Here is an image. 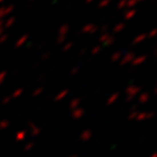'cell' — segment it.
<instances>
[{"mask_svg":"<svg viewBox=\"0 0 157 157\" xmlns=\"http://www.w3.org/2000/svg\"><path fill=\"white\" fill-rule=\"evenodd\" d=\"M68 93H69V91H68V90H63V91L60 92V93H59V94L56 96L55 100H56V102H59V100H61V99H63V98H65V97L68 95Z\"/></svg>","mask_w":157,"mask_h":157,"instance_id":"10","label":"cell"},{"mask_svg":"<svg viewBox=\"0 0 157 157\" xmlns=\"http://www.w3.org/2000/svg\"><path fill=\"white\" fill-rule=\"evenodd\" d=\"M99 51H100V46H96V47H94V48L92 49V54L93 55L98 54Z\"/></svg>","mask_w":157,"mask_h":157,"instance_id":"29","label":"cell"},{"mask_svg":"<svg viewBox=\"0 0 157 157\" xmlns=\"http://www.w3.org/2000/svg\"><path fill=\"white\" fill-rule=\"evenodd\" d=\"M146 36H147L146 34H141L139 36H136L134 39H133V44H140V43H142L145 38H146Z\"/></svg>","mask_w":157,"mask_h":157,"instance_id":"12","label":"cell"},{"mask_svg":"<svg viewBox=\"0 0 157 157\" xmlns=\"http://www.w3.org/2000/svg\"><path fill=\"white\" fill-rule=\"evenodd\" d=\"M148 99H150V95L146 94V93H145V94H142L139 98V100L141 104H145L146 102H148Z\"/></svg>","mask_w":157,"mask_h":157,"instance_id":"16","label":"cell"},{"mask_svg":"<svg viewBox=\"0 0 157 157\" xmlns=\"http://www.w3.org/2000/svg\"><path fill=\"white\" fill-rule=\"evenodd\" d=\"M135 13H136V10L135 9H130L127 13H126V15H124V19H127V20H130V19H132L134 15H135Z\"/></svg>","mask_w":157,"mask_h":157,"instance_id":"13","label":"cell"},{"mask_svg":"<svg viewBox=\"0 0 157 157\" xmlns=\"http://www.w3.org/2000/svg\"><path fill=\"white\" fill-rule=\"evenodd\" d=\"M154 116V114L153 112H141L140 114L139 112V115H138V117L135 118L136 120H145V119H148V118H152Z\"/></svg>","mask_w":157,"mask_h":157,"instance_id":"5","label":"cell"},{"mask_svg":"<svg viewBox=\"0 0 157 157\" xmlns=\"http://www.w3.org/2000/svg\"><path fill=\"white\" fill-rule=\"evenodd\" d=\"M92 138V132L90 130H85L84 132L81 134V140L82 141H88Z\"/></svg>","mask_w":157,"mask_h":157,"instance_id":"9","label":"cell"},{"mask_svg":"<svg viewBox=\"0 0 157 157\" xmlns=\"http://www.w3.org/2000/svg\"><path fill=\"white\" fill-rule=\"evenodd\" d=\"M27 38H29V35L27 34H25V35H23V36L21 37L20 39H19L18 42H17V44H15V46L17 47H21L23 44H25V42L27 41Z\"/></svg>","mask_w":157,"mask_h":157,"instance_id":"11","label":"cell"},{"mask_svg":"<svg viewBox=\"0 0 157 157\" xmlns=\"http://www.w3.org/2000/svg\"><path fill=\"white\" fill-rule=\"evenodd\" d=\"M114 42H115V38H114L112 36H109L108 38L103 43V45L104 46H110L111 44H114Z\"/></svg>","mask_w":157,"mask_h":157,"instance_id":"18","label":"cell"},{"mask_svg":"<svg viewBox=\"0 0 157 157\" xmlns=\"http://www.w3.org/2000/svg\"><path fill=\"white\" fill-rule=\"evenodd\" d=\"M22 93H23V88H18V90H17V91H14V93L12 94V97L17 98V97L21 96V95H22Z\"/></svg>","mask_w":157,"mask_h":157,"instance_id":"24","label":"cell"},{"mask_svg":"<svg viewBox=\"0 0 157 157\" xmlns=\"http://www.w3.org/2000/svg\"><path fill=\"white\" fill-rule=\"evenodd\" d=\"M87 1H88V2H91V1H92V0H87Z\"/></svg>","mask_w":157,"mask_h":157,"instance_id":"46","label":"cell"},{"mask_svg":"<svg viewBox=\"0 0 157 157\" xmlns=\"http://www.w3.org/2000/svg\"><path fill=\"white\" fill-rule=\"evenodd\" d=\"M25 135H26V132L23 130V131H21V132H19L18 134H17V140H18V141H22V140H24Z\"/></svg>","mask_w":157,"mask_h":157,"instance_id":"20","label":"cell"},{"mask_svg":"<svg viewBox=\"0 0 157 157\" xmlns=\"http://www.w3.org/2000/svg\"><path fill=\"white\" fill-rule=\"evenodd\" d=\"M85 54V49H82L81 50V55H84Z\"/></svg>","mask_w":157,"mask_h":157,"instance_id":"41","label":"cell"},{"mask_svg":"<svg viewBox=\"0 0 157 157\" xmlns=\"http://www.w3.org/2000/svg\"><path fill=\"white\" fill-rule=\"evenodd\" d=\"M156 156H157V155H156V154H155V153H154V154H153V155H152L151 157H156Z\"/></svg>","mask_w":157,"mask_h":157,"instance_id":"44","label":"cell"},{"mask_svg":"<svg viewBox=\"0 0 157 157\" xmlns=\"http://www.w3.org/2000/svg\"><path fill=\"white\" fill-rule=\"evenodd\" d=\"M12 10H13V6H10V7H7V8H2V9H0V19L7 17L9 13L12 12Z\"/></svg>","mask_w":157,"mask_h":157,"instance_id":"4","label":"cell"},{"mask_svg":"<svg viewBox=\"0 0 157 157\" xmlns=\"http://www.w3.org/2000/svg\"><path fill=\"white\" fill-rule=\"evenodd\" d=\"M78 104H80V99L78 98H74L72 102L70 103V108L73 109V110L78 108Z\"/></svg>","mask_w":157,"mask_h":157,"instance_id":"15","label":"cell"},{"mask_svg":"<svg viewBox=\"0 0 157 157\" xmlns=\"http://www.w3.org/2000/svg\"><path fill=\"white\" fill-rule=\"evenodd\" d=\"M2 34H3V29L0 27V35H2Z\"/></svg>","mask_w":157,"mask_h":157,"instance_id":"40","label":"cell"},{"mask_svg":"<svg viewBox=\"0 0 157 157\" xmlns=\"http://www.w3.org/2000/svg\"><path fill=\"white\" fill-rule=\"evenodd\" d=\"M6 77H7V72H6V71H2V72H0V84H2V82L5 81Z\"/></svg>","mask_w":157,"mask_h":157,"instance_id":"26","label":"cell"},{"mask_svg":"<svg viewBox=\"0 0 157 157\" xmlns=\"http://www.w3.org/2000/svg\"><path fill=\"white\" fill-rule=\"evenodd\" d=\"M133 59H134V54H133V53H129V54H127L123 58H122L121 65H126L128 62H131Z\"/></svg>","mask_w":157,"mask_h":157,"instance_id":"7","label":"cell"},{"mask_svg":"<svg viewBox=\"0 0 157 157\" xmlns=\"http://www.w3.org/2000/svg\"><path fill=\"white\" fill-rule=\"evenodd\" d=\"M78 72V67H75V68L72 69V71L70 72V74H71V75H74V74H77Z\"/></svg>","mask_w":157,"mask_h":157,"instance_id":"35","label":"cell"},{"mask_svg":"<svg viewBox=\"0 0 157 157\" xmlns=\"http://www.w3.org/2000/svg\"><path fill=\"white\" fill-rule=\"evenodd\" d=\"M120 58H121V53L120 51H117V53L114 54V56L111 57V60L112 61H119Z\"/></svg>","mask_w":157,"mask_h":157,"instance_id":"23","label":"cell"},{"mask_svg":"<svg viewBox=\"0 0 157 157\" xmlns=\"http://www.w3.org/2000/svg\"><path fill=\"white\" fill-rule=\"evenodd\" d=\"M9 124H10V122L8 120H3L0 122V129L1 130H5V129H7V128L9 127Z\"/></svg>","mask_w":157,"mask_h":157,"instance_id":"21","label":"cell"},{"mask_svg":"<svg viewBox=\"0 0 157 157\" xmlns=\"http://www.w3.org/2000/svg\"><path fill=\"white\" fill-rule=\"evenodd\" d=\"M72 46H73V43L72 42L68 43L66 46L63 47V51H65V53H66V51H68V50H69L70 48H72Z\"/></svg>","mask_w":157,"mask_h":157,"instance_id":"27","label":"cell"},{"mask_svg":"<svg viewBox=\"0 0 157 157\" xmlns=\"http://www.w3.org/2000/svg\"><path fill=\"white\" fill-rule=\"evenodd\" d=\"M30 127L31 129H32V134H33V135H38V134H39V129H38L36 126H34V123L31 122Z\"/></svg>","mask_w":157,"mask_h":157,"instance_id":"17","label":"cell"},{"mask_svg":"<svg viewBox=\"0 0 157 157\" xmlns=\"http://www.w3.org/2000/svg\"><path fill=\"white\" fill-rule=\"evenodd\" d=\"M48 57H49V53H47V54H45L43 56V59H47Z\"/></svg>","mask_w":157,"mask_h":157,"instance_id":"39","label":"cell"},{"mask_svg":"<svg viewBox=\"0 0 157 157\" xmlns=\"http://www.w3.org/2000/svg\"><path fill=\"white\" fill-rule=\"evenodd\" d=\"M107 29H108V26H107V25H105V26H103V30H104V31L107 30Z\"/></svg>","mask_w":157,"mask_h":157,"instance_id":"42","label":"cell"},{"mask_svg":"<svg viewBox=\"0 0 157 157\" xmlns=\"http://www.w3.org/2000/svg\"><path fill=\"white\" fill-rule=\"evenodd\" d=\"M109 36H110L109 34H107V33H104L103 35L99 37V42H100V43H104L105 41H106V39H107V38H108Z\"/></svg>","mask_w":157,"mask_h":157,"instance_id":"25","label":"cell"},{"mask_svg":"<svg viewBox=\"0 0 157 157\" xmlns=\"http://www.w3.org/2000/svg\"><path fill=\"white\" fill-rule=\"evenodd\" d=\"M2 24H3V22H2V21H0V27H2Z\"/></svg>","mask_w":157,"mask_h":157,"instance_id":"43","label":"cell"},{"mask_svg":"<svg viewBox=\"0 0 157 157\" xmlns=\"http://www.w3.org/2000/svg\"><path fill=\"white\" fill-rule=\"evenodd\" d=\"M10 100H11V97L8 96V97H6L3 100H2V104H3V105H7L8 103H10Z\"/></svg>","mask_w":157,"mask_h":157,"instance_id":"34","label":"cell"},{"mask_svg":"<svg viewBox=\"0 0 157 157\" xmlns=\"http://www.w3.org/2000/svg\"><path fill=\"white\" fill-rule=\"evenodd\" d=\"M68 32H69V26H68V25H62L60 27V31H59V38H58V43H59V44H61V43L65 41Z\"/></svg>","mask_w":157,"mask_h":157,"instance_id":"2","label":"cell"},{"mask_svg":"<svg viewBox=\"0 0 157 157\" xmlns=\"http://www.w3.org/2000/svg\"><path fill=\"white\" fill-rule=\"evenodd\" d=\"M43 90H44L43 87H39V88L35 90V91L33 92V96H38V95H39V94H41V93L43 92Z\"/></svg>","mask_w":157,"mask_h":157,"instance_id":"28","label":"cell"},{"mask_svg":"<svg viewBox=\"0 0 157 157\" xmlns=\"http://www.w3.org/2000/svg\"><path fill=\"white\" fill-rule=\"evenodd\" d=\"M118 97H119V93H115V94H112V95H111V96L108 98L107 104H108V105H111L112 103H115L116 100L118 99Z\"/></svg>","mask_w":157,"mask_h":157,"instance_id":"14","label":"cell"},{"mask_svg":"<svg viewBox=\"0 0 157 157\" xmlns=\"http://www.w3.org/2000/svg\"><path fill=\"white\" fill-rule=\"evenodd\" d=\"M126 3H127V0H122V1H120V2H119V5H118V8H119V9H121V8L124 6Z\"/></svg>","mask_w":157,"mask_h":157,"instance_id":"37","label":"cell"},{"mask_svg":"<svg viewBox=\"0 0 157 157\" xmlns=\"http://www.w3.org/2000/svg\"><path fill=\"white\" fill-rule=\"evenodd\" d=\"M96 31H97V27L93 24L85 25L84 27L82 29V32H83V33H90V34H94Z\"/></svg>","mask_w":157,"mask_h":157,"instance_id":"3","label":"cell"},{"mask_svg":"<svg viewBox=\"0 0 157 157\" xmlns=\"http://www.w3.org/2000/svg\"><path fill=\"white\" fill-rule=\"evenodd\" d=\"M14 21H15V19H14V17H11V18H9V20L6 22V27H11L12 26V24L14 23Z\"/></svg>","mask_w":157,"mask_h":157,"instance_id":"22","label":"cell"},{"mask_svg":"<svg viewBox=\"0 0 157 157\" xmlns=\"http://www.w3.org/2000/svg\"><path fill=\"white\" fill-rule=\"evenodd\" d=\"M141 91V87L139 86H129L127 88V94H128V100L132 99L134 96H136Z\"/></svg>","mask_w":157,"mask_h":157,"instance_id":"1","label":"cell"},{"mask_svg":"<svg viewBox=\"0 0 157 157\" xmlns=\"http://www.w3.org/2000/svg\"><path fill=\"white\" fill-rule=\"evenodd\" d=\"M109 1H110V0H103V1L99 3V8H104V7H106L109 3Z\"/></svg>","mask_w":157,"mask_h":157,"instance_id":"30","label":"cell"},{"mask_svg":"<svg viewBox=\"0 0 157 157\" xmlns=\"http://www.w3.org/2000/svg\"><path fill=\"white\" fill-rule=\"evenodd\" d=\"M70 157H78L77 155H72V156H70Z\"/></svg>","mask_w":157,"mask_h":157,"instance_id":"45","label":"cell"},{"mask_svg":"<svg viewBox=\"0 0 157 157\" xmlns=\"http://www.w3.org/2000/svg\"><path fill=\"white\" fill-rule=\"evenodd\" d=\"M83 115H84V109H82V108L74 109L72 112V117L74 119H80L81 117H83Z\"/></svg>","mask_w":157,"mask_h":157,"instance_id":"6","label":"cell"},{"mask_svg":"<svg viewBox=\"0 0 157 157\" xmlns=\"http://www.w3.org/2000/svg\"><path fill=\"white\" fill-rule=\"evenodd\" d=\"M145 60H146V56H140L138 58H134L131 61V63H132V66H139L141 63H143Z\"/></svg>","mask_w":157,"mask_h":157,"instance_id":"8","label":"cell"},{"mask_svg":"<svg viewBox=\"0 0 157 157\" xmlns=\"http://www.w3.org/2000/svg\"><path fill=\"white\" fill-rule=\"evenodd\" d=\"M1 1H2V0H0V2H1Z\"/></svg>","mask_w":157,"mask_h":157,"instance_id":"47","label":"cell"},{"mask_svg":"<svg viewBox=\"0 0 157 157\" xmlns=\"http://www.w3.org/2000/svg\"><path fill=\"white\" fill-rule=\"evenodd\" d=\"M7 38H8V35H6V34H2V35H0V44H2V43L6 42Z\"/></svg>","mask_w":157,"mask_h":157,"instance_id":"31","label":"cell"},{"mask_svg":"<svg viewBox=\"0 0 157 157\" xmlns=\"http://www.w3.org/2000/svg\"><path fill=\"white\" fill-rule=\"evenodd\" d=\"M136 2H138V0H130V1H129V3H128V7H130V8H131V7L134 6Z\"/></svg>","mask_w":157,"mask_h":157,"instance_id":"36","label":"cell"},{"mask_svg":"<svg viewBox=\"0 0 157 157\" xmlns=\"http://www.w3.org/2000/svg\"><path fill=\"white\" fill-rule=\"evenodd\" d=\"M33 146H34V144H33V143H29V144H26V145H25V147H24V151H30Z\"/></svg>","mask_w":157,"mask_h":157,"instance_id":"33","label":"cell"},{"mask_svg":"<svg viewBox=\"0 0 157 157\" xmlns=\"http://www.w3.org/2000/svg\"><path fill=\"white\" fill-rule=\"evenodd\" d=\"M155 34H156V30H153L151 33L148 34V36H150V37H154V36H155Z\"/></svg>","mask_w":157,"mask_h":157,"instance_id":"38","label":"cell"},{"mask_svg":"<svg viewBox=\"0 0 157 157\" xmlns=\"http://www.w3.org/2000/svg\"><path fill=\"white\" fill-rule=\"evenodd\" d=\"M138 115H139L138 111H133V112H131V115L129 116V119H135L138 117Z\"/></svg>","mask_w":157,"mask_h":157,"instance_id":"32","label":"cell"},{"mask_svg":"<svg viewBox=\"0 0 157 157\" xmlns=\"http://www.w3.org/2000/svg\"><path fill=\"white\" fill-rule=\"evenodd\" d=\"M123 29H124V24H123V23H119L117 26L114 27V32H115V33H119V32L122 31Z\"/></svg>","mask_w":157,"mask_h":157,"instance_id":"19","label":"cell"}]
</instances>
